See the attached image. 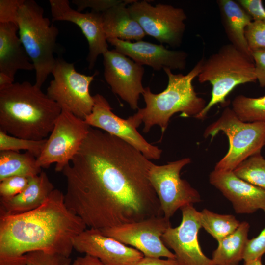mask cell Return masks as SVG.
I'll return each mask as SVG.
<instances>
[{"label": "cell", "instance_id": "6da1fadb", "mask_svg": "<svg viewBox=\"0 0 265 265\" xmlns=\"http://www.w3.org/2000/svg\"><path fill=\"white\" fill-rule=\"evenodd\" d=\"M153 163L122 139L90 127L62 171L65 205L100 230L163 215L149 179Z\"/></svg>", "mask_w": 265, "mask_h": 265}, {"label": "cell", "instance_id": "7a4b0ae2", "mask_svg": "<svg viewBox=\"0 0 265 265\" xmlns=\"http://www.w3.org/2000/svg\"><path fill=\"white\" fill-rule=\"evenodd\" d=\"M86 227L54 189L35 210L0 216V265H23L24 256L37 250L70 257L74 238Z\"/></svg>", "mask_w": 265, "mask_h": 265}, {"label": "cell", "instance_id": "3957f363", "mask_svg": "<svg viewBox=\"0 0 265 265\" xmlns=\"http://www.w3.org/2000/svg\"><path fill=\"white\" fill-rule=\"evenodd\" d=\"M62 111L40 88L27 81L0 89V130L29 140L45 139Z\"/></svg>", "mask_w": 265, "mask_h": 265}, {"label": "cell", "instance_id": "277c9868", "mask_svg": "<svg viewBox=\"0 0 265 265\" xmlns=\"http://www.w3.org/2000/svg\"><path fill=\"white\" fill-rule=\"evenodd\" d=\"M204 59L202 58L186 75L175 74L171 69H164L168 84L159 93H152L149 87L144 88L142 95L146 106L131 116L138 127L143 122V131L147 133L153 126L158 125L163 133L175 113L181 112L184 116L195 117L202 111L206 101L198 96L192 81L201 71Z\"/></svg>", "mask_w": 265, "mask_h": 265}, {"label": "cell", "instance_id": "5b68a950", "mask_svg": "<svg viewBox=\"0 0 265 265\" xmlns=\"http://www.w3.org/2000/svg\"><path fill=\"white\" fill-rule=\"evenodd\" d=\"M198 80L212 85L209 102L195 117L203 120L214 105L225 102L226 97L237 86L257 80L253 60L231 43L224 45L204 59Z\"/></svg>", "mask_w": 265, "mask_h": 265}, {"label": "cell", "instance_id": "8992f818", "mask_svg": "<svg viewBox=\"0 0 265 265\" xmlns=\"http://www.w3.org/2000/svg\"><path fill=\"white\" fill-rule=\"evenodd\" d=\"M17 25L19 38L34 67V84L41 88L56 62L58 29L44 16L43 8L34 0H25L18 13Z\"/></svg>", "mask_w": 265, "mask_h": 265}, {"label": "cell", "instance_id": "52a82bcc", "mask_svg": "<svg viewBox=\"0 0 265 265\" xmlns=\"http://www.w3.org/2000/svg\"><path fill=\"white\" fill-rule=\"evenodd\" d=\"M220 132L228 137L229 147L226 154L215 165L214 170L233 171L248 158L260 153L265 145V122H243L229 107L206 128L203 136L213 137Z\"/></svg>", "mask_w": 265, "mask_h": 265}, {"label": "cell", "instance_id": "ba28073f", "mask_svg": "<svg viewBox=\"0 0 265 265\" xmlns=\"http://www.w3.org/2000/svg\"><path fill=\"white\" fill-rule=\"evenodd\" d=\"M52 74L53 79L47 89V96L62 110L84 120L93 107L89 87L98 73L92 76L82 74L76 70L74 64L57 58Z\"/></svg>", "mask_w": 265, "mask_h": 265}, {"label": "cell", "instance_id": "9c48e42d", "mask_svg": "<svg viewBox=\"0 0 265 265\" xmlns=\"http://www.w3.org/2000/svg\"><path fill=\"white\" fill-rule=\"evenodd\" d=\"M90 128L84 120L62 110L42 153L37 158L38 165L48 168L55 163V171L62 172L80 150Z\"/></svg>", "mask_w": 265, "mask_h": 265}, {"label": "cell", "instance_id": "30bf717a", "mask_svg": "<svg viewBox=\"0 0 265 265\" xmlns=\"http://www.w3.org/2000/svg\"><path fill=\"white\" fill-rule=\"evenodd\" d=\"M190 162L191 159L186 158L162 165L153 163L150 168V182L159 200L163 216L168 219L183 206L201 201L199 192L180 176L182 168Z\"/></svg>", "mask_w": 265, "mask_h": 265}, {"label": "cell", "instance_id": "8fae6325", "mask_svg": "<svg viewBox=\"0 0 265 265\" xmlns=\"http://www.w3.org/2000/svg\"><path fill=\"white\" fill-rule=\"evenodd\" d=\"M128 9L146 35L172 47L180 46L187 19L184 9L169 4L153 6L146 0H135L128 5Z\"/></svg>", "mask_w": 265, "mask_h": 265}, {"label": "cell", "instance_id": "7c38bea8", "mask_svg": "<svg viewBox=\"0 0 265 265\" xmlns=\"http://www.w3.org/2000/svg\"><path fill=\"white\" fill-rule=\"evenodd\" d=\"M169 227V219L162 215L100 231L105 236L135 248L145 257L176 258L161 239Z\"/></svg>", "mask_w": 265, "mask_h": 265}, {"label": "cell", "instance_id": "4fadbf2b", "mask_svg": "<svg viewBox=\"0 0 265 265\" xmlns=\"http://www.w3.org/2000/svg\"><path fill=\"white\" fill-rule=\"evenodd\" d=\"M93 98L92 112L84 119L89 126L122 139L150 160H158L160 158L162 150L144 138L137 131V127L131 117L124 119L115 115L103 95L96 94Z\"/></svg>", "mask_w": 265, "mask_h": 265}, {"label": "cell", "instance_id": "5bb4252c", "mask_svg": "<svg viewBox=\"0 0 265 265\" xmlns=\"http://www.w3.org/2000/svg\"><path fill=\"white\" fill-rule=\"evenodd\" d=\"M182 219L179 226L169 227L161 237L164 245L172 249L180 265H214L202 252L198 240L201 227L200 212L193 204L181 209Z\"/></svg>", "mask_w": 265, "mask_h": 265}, {"label": "cell", "instance_id": "9a60e30c", "mask_svg": "<svg viewBox=\"0 0 265 265\" xmlns=\"http://www.w3.org/2000/svg\"><path fill=\"white\" fill-rule=\"evenodd\" d=\"M104 75L113 92L126 101L130 107L138 108V101L144 88L142 80L144 68L115 49L103 54Z\"/></svg>", "mask_w": 265, "mask_h": 265}, {"label": "cell", "instance_id": "2e32d148", "mask_svg": "<svg viewBox=\"0 0 265 265\" xmlns=\"http://www.w3.org/2000/svg\"><path fill=\"white\" fill-rule=\"evenodd\" d=\"M53 21H64L78 26L88 44V68H94L98 57L108 50L102 13L92 11L82 13L71 8L67 0H49Z\"/></svg>", "mask_w": 265, "mask_h": 265}, {"label": "cell", "instance_id": "e0dca14e", "mask_svg": "<svg viewBox=\"0 0 265 265\" xmlns=\"http://www.w3.org/2000/svg\"><path fill=\"white\" fill-rule=\"evenodd\" d=\"M73 247L80 253L97 258L106 265H137L144 257L136 249L91 228L85 229L74 238Z\"/></svg>", "mask_w": 265, "mask_h": 265}, {"label": "cell", "instance_id": "ac0fdd59", "mask_svg": "<svg viewBox=\"0 0 265 265\" xmlns=\"http://www.w3.org/2000/svg\"><path fill=\"white\" fill-rule=\"evenodd\" d=\"M114 49L131 58L140 65H147L159 71L168 68L183 70L186 65L187 53L181 50H170L162 44H155L144 41L132 42L117 38L107 40Z\"/></svg>", "mask_w": 265, "mask_h": 265}, {"label": "cell", "instance_id": "d6986e66", "mask_svg": "<svg viewBox=\"0 0 265 265\" xmlns=\"http://www.w3.org/2000/svg\"><path fill=\"white\" fill-rule=\"evenodd\" d=\"M209 181L231 202L237 213L250 214L265 208V190L240 179L233 171L213 170Z\"/></svg>", "mask_w": 265, "mask_h": 265}, {"label": "cell", "instance_id": "ffe728a7", "mask_svg": "<svg viewBox=\"0 0 265 265\" xmlns=\"http://www.w3.org/2000/svg\"><path fill=\"white\" fill-rule=\"evenodd\" d=\"M18 25L0 23V72L13 79L18 70L32 71L34 67L19 37Z\"/></svg>", "mask_w": 265, "mask_h": 265}, {"label": "cell", "instance_id": "44dd1931", "mask_svg": "<svg viewBox=\"0 0 265 265\" xmlns=\"http://www.w3.org/2000/svg\"><path fill=\"white\" fill-rule=\"evenodd\" d=\"M54 189L46 173L42 171L30 178L21 193L10 199L0 200V216L19 214L35 210L46 201Z\"/></svg>", "mask_w": 265, "mask_h": 265}, {"label": "cell", "instance_id": "7402d4cb", "mask_svg": "<svg viewBox=\"0 0 265 265\" xmlns=\"http://www.w3.org/2000/svg\"><path fill=\"white\" fill-rule=\"evenodd\" d=\"M133 0H122L102 13L104 31L107 40H141L146 35L139 24L132 17L128 5Z\"/></svg>", "mask_w": 265, "mask_h": 265}, {"label": "cell", "instance_id": "603a6c76", "mask_svg": "<svg viewBox=\"0 0 265 265\" xmlns=\"http://www.w3.org/2000/svg\"><path fill=\"white\" fill-rule=\"evenodd\" d=\"M216 2L222 26L230 43L252 58L245 36L246 28L252 19L237 1L218 0Z\"/></svg>", "mask_w": 265, "mask_h": 265}, {"label": "cell", "instance_id": "cb8c5ba5", "mask_svg": "<svg viewBox=\"0 0 265 265\" xmlns=\"http://www.w3.org/2000/svg\"><path fill=\"white\" fill-rule=\"evenodd\" d=\"M250 226L246 221L240 222L233 233L218 242V246L212 253L214 265H238L243 260Z\"/></svg>", "mask_w": 265, "mask_h": 265}, {"label": "cell", "instance_id": "d4e9b609", "mask_svg": "<svg viewBox=\"0 0 265 265\" xmlns=\"http://www.w3.org/2000/svg\"><path fill=\"white\" fill-rule=\"evenodd\" d=\"M42 172L31 153L0 151V181L15 176L32 177Z\"/></svg>", "mask_w": 265, "mask_h": 265}, {"label": "cell", "instance_id": "484cf974", "mask_svg": "<svg viewBox=\"0 0 265 265\" xmlns=\"http://www.w3.org/2000/svg\"><path fill=\"white\" fill-rule=\"evenodd\" d=\"M200 214L201 227L217 241L233 233L240 223L233 215L218 214L207 209Z\"/></svg>", "mask_w": 265, "mask_h": 265}, {"label": "cell", "instance_id": "4316f807", "mask_svg": "<svg viewBox=\"0 0 265 265\" xmlns=\"http://www.w3.org/2000/svg\"><path fill=\"white\" fill-rule=\"evenodd\" d=\"M232 110L244 122H265V95L251 98L236 96L232 103Z\"/></svg>", "mask_w": 265, "mask_h": 265}, {"label": "cell", "instance_id": "83f0119b", "mask_svg": "<svg viewBox=\"0 0 265 265\" xmlns=\"http://www.w3.org/2000/svg\"><path fill=\"white\" fill-rule=\"evenodd\" d=\"M233 172L240 179L265 190V159L261 153L248 158Z\"/></svg>", "mask_w": 265, "mask_h": 265}, {"label": "cell", "instance_id": "f1b7e54d", "mask_svg": "<svg viewBox=\"0 0 265 265\" xmlns=\"http://www.w3.org/2000/svg\"><path fill=\"white\" fill-rule=\"evenodd\" d=\"M47 139L34 140L17 137L0 130V151L19 152L26 150L38 158L42 153Z\"/></svg>", "mask_w": 265, "mask_h": 265}, {"label": "cell", "instance_id": "f546056e", "mask_svg": "<svg viewBox=\"0 0 265 265\" xmlns=\"http://www.w3.org/2000/svg\"><path fill=\"white\" fill-rule=\"evenodd\" d=\"M23 265H71V259L57 253L41 250L26 253L23 258Z\"/></svg>", "mask_w": 265, "mask_h": 265}, {"label": "cell", "instance_id": "4dcf8cb0", "mask_svg": "<svg viewBox=\"0 0 265 265\" xmlns=\"http://www.w3.org/2000/svg\"><path fill=\"white\" fill-rule=\"evenodd\" d=\"M30 178L15 176L0 181V200L10 199L21 193L27 186Z\"/></svg>", "mask_w": 265, "mask_h": 265}, {"label": "cell", "instance_id": "1f68e13d", "mask_svg": "<svg viewBox=\"0 0 265 265\" xmlns=\"http://www.w3.org/2000/svg\"><path fill=\"white\" fill-rule=\"evenodd\" d=\"M250 50L265 48V21H252L245 30Z\"/></svg>", "mask_w": 265, "mask_h": 265}, {"label": "cell", "instance_id": "d6a6232c", "mask_svg": "<svg viewBox=\"0 0 265 265\" xmlns=\"http://www.w3.org/2000/svg\"><path fill=\"white\" fill-rule=\"evenodd\" d=\"M265 213V208L263 210ZM265 253V228L255 238L248 239L245 249L244 261L261 258Z\"/></svg>", "mask_w": 265, "mask_h": 265}, {"label": "cell", "instance_id": "836d02e7", "mask_svg": "<svg viewBox=\"0 0 265 265\" xmlns=\"http://www.w3.org/2000/svg\"><path fill=\"white\" fill-rule=\"evenodd\" d=\"M25 0H0V23L17 25L18 13Z\"/></svg>", "mask_w": 265, "mask_h": 265}, {"label": "cell", "instance_id": "e575fe53", "mask_svg": "<svg viewBox=\"0 0 265 265\" xmlns=\"http://www.w3.org/2000/svg\"><path fill=\"white\" fill-rule=\"evenodd\" d=\"M122 0H73L72 3L76 5L77 10L81 12L84 9L90 8L92 11L103 13Z\"/></svg>", "mask_w": 265, "mask_h": 265}, {"label": "cell", "instance_id": "d590c367", "mask_svg": "<svg viewBox=\"0 0 265 265\" xmlns=\"http://www.w3.org/2000/svg\"><path fill=\"white\" fill-rule=\"evenodd\" d=\"M237 1L253 21H265V9L261 0H238Z\"/></svg>", "mask_w": 265, "mask_h": 265}, {"label": "cell", "instance_id": "8d00e7d4", "mask_svg": "<svg viewBox=\"0 0 265 265\" xmlns=\"http://www.w3.org/2000/svg\"><path fill=\"white\" fill-rule=\"evenodd\" d=\"M251 55L254 63L256 80L260 86L264 87L265 86V48L252 51Z\"/></svg>", "mask_w": 265, "mask_h": 265}, {"label": "cell", "instance_id": "74e56055", "mask_svg": "<svg viewBox=\"0 0 265 265\" xmlns=\"http://www.w3.org/2000/svg\"><path fill=\"white\" fill-rule=\"evenodd\" d=\"M137 265H180L176 258L161 259L157 257L144 256Z\"/></svg>", "mask_w": 265, "mask_h": 265}, {"label": "cell", "instance_id": "f35d334b", "mask_svg": "<svg viewBox=\"0 0 265 265\" xmlns=\"http://www.w3.org/2000/svg\"><path fill=\"white\" fill-rule=\"evenodd\" d=\"M71 265H106L99 259L89 255L78 257L72 263Z\"/></svg>", "mask_w": 265, "mask_h": 265}, {"label": "cell", "instance_id": "ab89813d", "mask_svg": "<svg viewBox=\"0 0 265 265\" xmlns=\"http://www.w3.org/2000/svg\"><path fill=\"white\" fill-rule=\"evenodd\" d=\"M14 80L6 75V74L0 72V89H2L14 83Z\"/></svg>", "mask_w": 265, "mask_h": 265}, {"label": "cell", "instance_id": "60d3db41", "mask_svg": "<svg viewBox=\"0 0 265 265\" xmlns=\"http://www.w3.org/2000/svg\"><path fill=\"white\" fill-rule=\"evenodd\" d=\"M242 265H263L261 258L257 259L244 261Z\"/></svg>", "mask_w": 265, "mask_h": 265}, {"label": "cell", "instance_id": "b9f144b4", "mask_svg": "<svg viewBox=\"0 0 265 265\" xmlns=\"http://www.w3.org/2000/svg\"></svg>", "mask_w": 265, "mask_h": 265}]
</instances>
